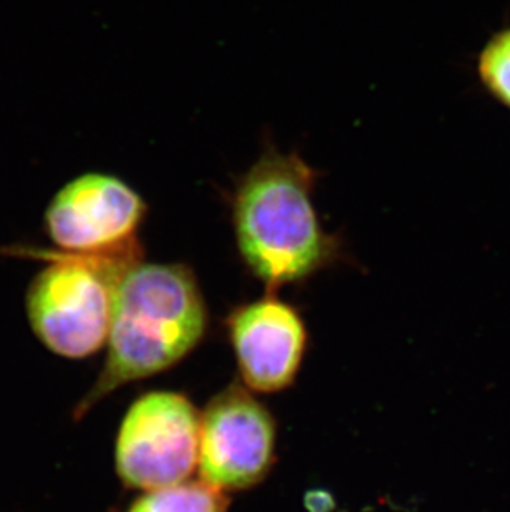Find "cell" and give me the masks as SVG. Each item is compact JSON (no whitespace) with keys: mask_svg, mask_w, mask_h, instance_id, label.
<instances>
[{"mask_svg":"<svg viewBox=\"0 0 510 512\" xmlns=\"http://www.w3.org/2000/svg\"><path fill=\"white\" fill-rule=\"evenodd\" d=\"M229 499L203 479L146 491L126 512H226Z\"/></svg>","mask_w":510,"mask_h":512,"instance_id":"obj_8","label":"cell"},{"mask_svg":"<svg viewBox=\"0 0 510 512\" xmlns=\"http://www.w3.org/2000/svg\"><path fill=\"white\" fill-rule=\"evenodd\" d=\"M320 173L297 153L265 146L237 181L232 223L247 266L269 289L302 281L337 257V237L323 231L312 194Z\"/></svg>","mask_w":510,"mask_h":512,"instance_id":"obj_1","label":"cell"},{"mask_svg":"<svg viewBox=\"0 0 510 512\" xmlns=\"http://www.w3.org/2000/svg\"><path fill=\"white\" fill-rule=\"evenodd\" d=\"M206 322L203 295L188 267L136 264L116 289L108 355L75 420L126 383L176 365L201 342Z\"/></svg>","mask_w":510,"mask_h":512,"instance_id":"obj_2","label":"cell"},{"mask_svg":"<svg viewBox=\"0 0 510 512\" xmlns=\"http://www.w3.org/2000/svg\"><path fill=\"white\" fill-rule=\"evenodd\" d=\"M145 201L116 176L87 173L65 184L45 211V229L58 251L100 254L135 241Z\"/></svg>","mask_w":510,"mask_h":512,"instance_id":"obj_6","label":"cell"},{"mask_svg":"<svg viewBox=\"0 0 510 512\" xmlns=\"http://www.w3.org/2000/svg\"><path fill=\"white\" fill-rule=\"evenodd\" d=\"M19 249L49 262L27 292V314L40 342L65 358L98 352L110 334L116 289L143 257L140 241L100 254Z\"/></svg>","mask_w":510,"mask_h":512,"instance_id":"obj_3","label":"cell"},{"mask_svg":"<svg viewBox=\"0 0 510 512\" xmlns=\"http://www.w3.org/2000/svg\"><path fill=\"white\" fill-rule=\"evenodd\" d=\"M229 327L247 387L274 393L292 385L307 343L304 322L292 307L265 297L236 310Z\"/></svg>","mask_w":510,"mask_h":512,"instance_id":"obj_7","label":"cell"},{"mask_svg":"<svg viewBox=\"0 0 510 512\" xmlns=\"http://www.w3.org/2000/svg\"><path fill=\"white\" fill-rule=\"evenodd\" d=\"M481 77L510 107V30L497 35L481 57Z\"/></svg>","mask_w":510,"mask_h":512,"instance_id":"obj_9","label":"cell"},{"mask_svg":"<svg viewBox=\"0 0 510 512\" xmlns=\"http://www.w3.org/2000/svg\"><path fill=\"white\" fill-rule=\"evenodd\" d=\"M201 415L188 398L146 393L131 405L116 438V473L128 488L153 491L188 481L199 466Z\"/></svg>","mask_w":510,"mask_h":512,"instance_id":"obj_4","label":"cell"},{"mask_svg":"<svg viewBox=\"0 0 510 512\" xmlns=\"http://www.w3.org/2000/svg\"><path fill=\"white\" fill-rule=\"evenodd\" d=\"M274 418L241 385H231L209 401L201 415V479L221 491H241L260 483L274 463Z\"/></svg>","mask_w":510,"mask_h":512,"instance_id":"obj_5","label":"cell"}]
</instances>
